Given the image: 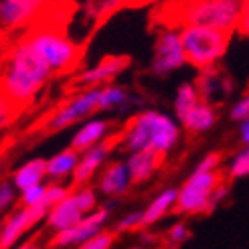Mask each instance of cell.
<instances>
[{
    "instance_id": "obj_1",
    "label": "cell",
    "mask_w": 249,
    "mask_h": 249,
    "mask_svg": "<svg viewBox=\"0 0 249 249\" xmlns=\"http://www.w3.org/2000/svg\"><path fill=\"white\" fill-rule=\"evenodd\" d=\"M55 73L36 55L29 39H18L10 47L0 67V89L18 107L31 104Z\"/></svg>"
},
{
    "instance_id": "obj_2",
    "label": "cell",
    "mask_w": 249,
    "mask_h": 249,
    "mask_svg": "<svg viewBox=\"0 0 249 249\" xmlns=\"http://www.w3.org/2000/svg\"><path fill=\"white\" fill-rule=\"evenodd\" d=\"M180 140L178 118L160 109H142L134 114L120 134V146L126 152L150 148L158 154H170Z\"/></svg>"
},
{
    "instance_id": "obj_3",
    "label": "cell",
    "mask_w": 249,
    "mask_h": 249,
    "mask_svg": "<svg viewBox=\"0 0 249 249\" xmlns=\"http://www.w3.org/2000/svg\"><path fill=\"white\" fill-rule=\"evenodd\" d=\"M180 36L186 53V63L196 67L198 71L215 67L225 55L229 45V33L201 27V24H184L180 29Z\"/></svg>"
},
{
    "instance_id": "obj_4",
    "label": "cell",
    "mask_w": 249,
    "mask_h": 249,
    "mask_svg": "<svg viewBox=\"0 0 249 249\" xmlns=\"http://www.w3.org/2000/svg\"><path fill=\"white\" fill-rule=\"evenodd\" d=\"M243 0H189L180 12L182 24H201V27L233 33L239 27Z\"/></svg>"
},
{
    "instance_id": "obj_5",
    "label": "cell",
    "mask_w": 249,
    "mask_h": 249,
    "mask_svg": "<svg viewBox=\"0 0 249 249\" xmlns=\"http://www.w3.org/2000/svg\"><path fill=\"white\" fill-rule=\"evenodd\" d=\"M27 39L53 73H67L77 65L81 55L79 47L61 31L53 27L36 29L29 33Z\"/></svg>"
},
{
    "instance_id": "obj_6",
    "label": "cell",
    "mask_w": 249,
    "mask_h": 249,
    "mask_svg": "<svg viewBox=\"0 0 249 249\" xmlns=\"http://www.w3.org/2000/svg\"><path fill=\"white\" fill-rule=\"evenodd\" d=\"M95 207H97V191L91 189L89 184L75 186L63 201L49 209L45 217V225L53 233L69 229L75 223H79L87 213H91Z\"/></svg>"
},
{
    "instance_id": "obj_7",
    "label": "cell",
    "mask_w": 249,
    "mask_h": 249,
    "mask_svg": "<svg viewBox=\"0 0 249 249\" xmlns=\"http://www.w3.org/2000/svg\"><path fill=\"white\" fill-rule=\"evenodd\" d=\"M221 182V177L217 170H203L195 168L191 177L184 180V184L178 189V198L174 211L180 215H198L211 211V196L217 184Z\"/></svg>"
},
{
    "instance_id": "obj_8",
    "label": "cell",
    "mask_w": 249,
    "mask_h": 249,
    "mask_svg": "<svg viewBox=\"0 0 249 249\" xmlns=\"http://www.w3.org/2000/svg\"><path fill=\"white\" fill-rule=\"evenodd\" d=\"M99 93H102V85L85 87L83 91L67 99V102L49 118L47 128L51 132H61V130L73 126V124L83 122L89 116H93L95 111H99Z\"/></svg>"
},
{
    "instance_id": "obj_9",
    "label": "cell",
    "mask_w": 249,
    "mask_h": 249,
    "mask_svg": "<svg viewBox=\"0 0 249 249\" xmlns=\"http://www.w3.org/2000/svg\"><path fill=\"white\" fill-rule=\"evenodd\" d=\"M186 65V53L182 45L180 31L164 29L160 31L154 43L150 71L156 77H168Z\"/></svg>"
},
{
    "instance_id": "obj_10",
    "label": "cell",
    "mask_w": 249,
    "mask_h": 249,
    "mask_svg": "<svg viewBox=\"0 0 249 249\" xmlns=\"http://www.w3.org/2000/svg\"><path fill=\"white\" fill-rule=\"evenodd\" d=\"M49 0H0V35L22 33L43 17Z\"/></svg>"
},
{
    "instance_id": "obj_11",
    "label": "cell",
    "mask_w": 249,
    "mask_h": 249,
    "mask_svg": "<svg viewBox=\"0 0 249 249\" xmlns=\"http://www.w3.org/2000/svg\"><path fill=\"white\" fill-rule=\"evenodd\" d=\"M107 219H109V207H95L91 213H87L73 227L57 231L51 239V245L53 247H81L87 239L104 229Z\"/></svg>"
},
{
    "instance_id": "obj_12",
    "label": "cell",
    "mask_w": 249,
    "mask_h": 249,
    "mask_svg": "<svg viewBox=\"0 0 249 249\" xmlns=\"http://www.w3.org/2000/svg\"><path fill=\"white\" fill-rule=\"evenodd\" d=\"M49 213V209L43 205H35V207H22L15 213H10L6 221L0 227V249H10L15 247L20 237L29 229H33L36 223L43 221Z\"/></svg>"
},
{
    "instance_id": "obj_13",
    "label": "cell",
    "mask_w": 249,
    "mask_h": 249,
    "mask_svg": "<svg viewBox=\"0 0 249 249\" xmlns=\"http://www.w3.org/2000/svg\"><path fill=\"white\" fill-rule=\"evenodd\" d=\"M118 138H109L99 142L87 150L79 152V162L75 166V172H73V184L75 186H83V184H89V180L95 177V174L102 170V166L107 162V156L111 152V146H114Z\"/></svg>"
},
{
    "instance_id": "obj_14",
    "label": "cell",
    "mask_w": 249,
    "mask_h": 249,
    "mask_svg": "<svg viewBox=\"0 0 249 249\" xmlns=\"http://www.w3.org/2000/svg\"><path fill=\"white\" fill-rule=\"evenodd\" d=\"M132 174L126 160H111L104 164L102 177L97 178V193L104 196H122L132 186Z\"/></svg>"
},
{
    "instance_id": "obj_15",
    "label": "cell",
    "mask_w": 249,
    "mask_h": 249,
    "mask_svg": "<svg viewBox=\"0 0 249 249\" xmlns=\"http://www.w3.org/2000/svg\"><path fill=\"white\" fill-rule=\"evenodd\" d=\"M128 67V59L126 57H104L102 61H97L95 65L87 67L81 71V75L77 77V83L83 87H93V85H106L118 79Z\"/></svg>"
},
{
    "instance_id": "obj_16",
    "label": "cell",
    "mask_w": 249,
    "mask_h": 249,
    "mask_svg": "<svg viewBox=\"0 0 249 249\" xmlns=\"http://www.w3.org/2000/svg\"><path fill=\"white\" fill-rule=\"evenodd\" d=\"M162 160H164V156L150 150V148H142V150L128 152L126 164H128L130 174H132V182L140 184V182L150 180L158 172V168L162 166Z\"/></svg>"
},
{
    "instance_id": "obj_17",
    "label": "cell",
    "mask_w": 249,
    "mask_h": 249,
    "mask_svg": "<svg viewBox=\"0 0 249 249\" xmlns=\"http://www.w3.org/2000/svg\"><path fill=\"white\" fill-rule=\"evenodd\" d=\"M111 136V122L106 118H93V120H83L77 132L73 134L71 146L77 152H83L87 148H91L99 142L107 140Z\"/></svg>"
},
{
    "instance_id": "obj_18",
    "label": "cell",
    "mask_w": 249,
    "mask_h": 249,
    "mask_svg": "<svg viewBox=\"0 0 249 249\" xmlns=\"http://www.w3.org/2000/svg\"><path fill=\"white\" fill-rule=\"evenodd\" d=\"M182 128L191 134H203L209 132L217 124V111L209 102L201 99L191 111H186L184 118L180 120Z\"/></svg>"
},
{
    "instance_id": "obj_19",
    "label": "cell",
    "mask_w": 249,
    "mask_h": 249,
    "mask_svg": "<svg viewBox=\"0 0 249 249\" xmlns=\"http://www.w3.org/2000/svg\"><path fill=\"white\" fill-rule=\"evenodd\" d=\"M177 198H178V189H172L170 186V189L160 191L142 211V227H150L154 223H158L166 213H170L177 207Z\"/></svg>"
},
{
    "instance_id": "obj_20",
    "label": "cell",
    "mask_w": 249,
    "mask_h": 249,
    "mask_svg": "<svg viewBox=\"0 0 249 249\" xmlns=\"http://www.w3.org/2000/svg\"><path fill=\"white\" fill-rule=\"evenodd\" d=\"M77 162H79V152L73 146L65 148V150L57 152L55 156L47 160V178L57 180V182L71 178L73 172H75Z\"/></svg>"
},
{
    "instance_id": "obj_21",
    "label": "cell",
    "mask_w": 249,
    "mask_h": 249,
    "mask_svg": "<svg viewBox=\"0 0 249 249\" xmlns=\"http://www.w3.org/2000/svg\"><path fill=\"white\" fill-rule=\"evenodd\" d=\"M196 87H198V93H201V99H205V102H209V104L231 91L229 81L223 79L215 71V67L201 69V77H198V81H196Z\"/></svg>"
},
{
    "instance_id": "obj_22",
    "label": "cell",
    "mask_w": 249,
    "mask_h": 249,
    "mask_svg": "<svg viewBox=\"0 0 249 249\" xmlns=\"http://www.w3.org/2000/svg\"><path fill=\"white\" fill-rule=\"evenodd\" d=\"M136 97L130 95L126 87L120 85H102V93H99V111H126L132 107Z\"/></svg>"
},
{
    "instance_id": "obj_23",
    "label": "cell",
    "mask_w": 249,
    "mask_h": 249,
    "mask_svg": "<svg viewBox=\"0 0 249 249\" xmlns=\"http://www.w3.org/2000/svg\"><path fill=\"white\" fill-rule=\"evenodd\" d=\"M45 178H47V160H43V158L29 160V162H24L12 174V182H15L18 191L27 189V186H33V184L45 182Z\"/></svg>"
},
{
    "instance_id": "obj_24",
    "label": "cell",
    "mask_w": 249,
    "mask_h": 249,
    "mask_svg": "<svg viewBox=\"0 0 249 249\" xmlns=\"http://www.w3.org/2000/svg\"><path fill=\"white\" fill-rule=\"evenodd\" d=\"M198 102H201V93H198L196 83H180L177 93L172 99V109L174 116L178 118V122L184 118L186 111H191Z\"/></svg>"
},
{
    "instance_id": "obj_25",
    "label": "cell",
    "mask_w": 249,
    "mask_h": 249,
    "mask_svg": "<svg viewBox=\"0 0 249 249\" xmlns=\"http://www.w3.org/2000/svg\"><path fill=\"white\" fill-rule=\"evenodd\" d=\"M227 172H229L231 178L249 177V146H243V150H239L237 154L231 158Z\"/></svg>"
},
{
    "instance_id": "obj_26",
    "label": "cell",
    "mask_w": 249,
    "mask_h": 249,
    "mask_svg": "<svg viewBox=\"0 0 249 249\" xmlns=\"http://www.w3.org/2000/svg\"><path fill=\"white\" fill-rule=\"evenodd\" d=\"M45 191H47V182H39V184H33V186L22 189L20 191V203H22V207L41 205L43 196H45Z\"/></svg>"
},
{
    "instance_id": "obj_27",
    "label": "cell",
    "mask_w": 249,
    "mask_h": 249,
    "mask_svg": "<svg viewBox=\"0 0 249 249\" xmlns=\"http://www.w3.org/2000/svg\"><path fill=\"white\" fill-rule=\"evenodd\" d=\"M17 109H18V106L0 89V130L10 126V122L17 116Z\"/></svg>"
},
{
    "instance_id": "obj_28",
    "label": "cell",
    "mask_w": 249,
    "mask_h": 249,
    "mask_svg": "<svg viewBox=\"0 0 249 249\" xmlns=\"http://www.w3.org/2000/svg\"><path fill=\"white\" fill-rule=\"evenodd\" d=\"M114 241H116V235L102 229L99 233H95L93 237L87 239V241L81 245V249H109L111 245H114Z\"/></svg>"
},
{
    "instance_id": "obj_29",
    "label": "cell",
    "mask_w": 249,
    "mask_h": 249,
    "mask_svg": "<svg viewBox=\"0 0 249 249\" xmlns=\"http://www.w3.org/2000/svg\"><path fill=\"white\" fill-rule=\"evenodd\" d=\"M17 186H15V182H8V180H2L0 182V211H6L15 205V201H17Z\"/></svg>"
},
{
    "instance_id": "obj_30",
    "label": "cell",
    "mask_w": 249,
    "mask_h": 249,
    "mask_svg": "<svg viewBox=\"0 0 249 249\" xmlns=\"http://www.w3.org/2000/svg\"><path fill=\"white\" fill-rule=\"evenodd\" d=\"M138 227H142V211H134V213L124 215L118 221L116 231L118 233H126V231H134V229H138Z\"/></svg>"
},
{
    "instance_id": "obj_31",
    "label": "cell",
    "mask_w": 249,
    "mask_h": 249,
    "mask_svg": "<svg viewBox=\"0 0 249 249\" xmlns=\"http://www.w3.org/2000/svg\"><path fill=\"white\" fill-rule=\"evenodd\" d=\"M191 239V231L184 223H174V225L168 229V241L172 245H182L184 241Z\"/></svg>"
},
{
    "instance_id": "obj_32",
    "label": "cell",
    "mask_w": 249,
    "mask_h": 249,
    "mask_svg": "<svg viewBox=\"0 0 249 249\" xmlns=\"http://www.w3.org/2000/svg\"><path fill=\"white\" fill-rule=\"evenodd\" d=\"M245 118H249V91L243 93V95L237 99V102L231 106V120L241 122V120H245Z\"/></svg>"
},
{
    "instance_id": "obj_33",
    "label": "cell",
    "mask_w": 249,
    "mask_h": 249,
    "mask_svg": "<svg viewBox=\"0 0 249 249\" xmlns=\"http://www.w3.org/2000/svg\"><path fill=\"white\" fill-rule=\"evenodd\" d=\"M128 0H95L93 2V15L95 17H102L107 15V12H114L116 8L124 6Z\"/></svg>"
},
{
    "instance_id": "obj_34",
    "label": "cell",
    "mask_w": 249,
    "mask_h": 249,
    "mask_svg": "<svg viewBox=\"0 0 249 249\" xmlns=\"http://www.w3.org/2000/svg\"><path fill=\"white\" fill-rule=\"evenodd\" d=\"M227 195H229V186L221 180V182L217 184V189L213 191V196H211V211H213L215 207H219L221 201H223V198H225Z\"/></svg>"
},
{
    "instance_id": "obj_35",
    "label": "cell",
    "mask_w": 249,
    "mask_h": 249,
    "mask_svg": "<svg viewBox=\"0 0 249 249\" xmlns=\"http://www.w3.org/2000/svg\"><path fill=\"white\" fill-rule=\"evenodd\" d=\"M237 31L241 35H247L249 36V0H243V8H241V18H239Z\"/></svg>"
},
{
    "instance_id": "obj_36",
    "label": "cell",
    "mask_w": 249,
    "mask_h": 249,
    "mask_svg": "<svg viewBox=\"0 0 249 249\" xmlns=\"http://www.w3.org/2000/svg\"><path fill=\"white\" fill-rule=\"evenodd\" d=\"M239 140L243 146H249V118L239 122Z\"/></svg>"
}]
</instances>
